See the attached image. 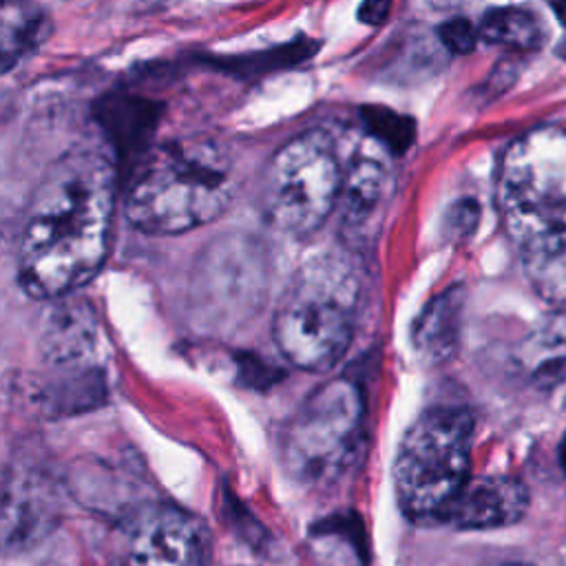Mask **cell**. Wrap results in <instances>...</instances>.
Returning a JSON list of instances; mask_svg holds the SVG:
<instances>
[{"mask_svg":"<svg viewBox=\"0 0 566 566\" xmlns=\"http://www.w3.org/2000/svg\"><path fill=\"white\" fill-rule=\"evenodd\" d=\"M548 2V7L553 9V13L562 20V22H566V0H546Z\"/></svg>","mask_w":566,"mask_h":566,"instance_id":"obj_20","label":"cell"},{"mask_svg":"<svg viewBox=\"0 0 566 566\" xmlns=\"http://www.w3.org/2000/svg\"><path fill=\"white\" fill-rule=\"evenodd\" d=\"M391 9V0H360L358 4V20L371 27H378L387 20Z\"/></svg>","mask_w":566,"mask_h":566,"instance_id":"obj_19","label":"cell"},{"mask_svg":"<svg viewBox=\"0 0 566 566\" xmlns=\"http://www.w3.org/2000/svg\"><path fill=\"white\" fill-rule=\"evenodd\" d=\"M365 402L349 378L316 387L281 433L285 471L303 484L334 482L349 469L360 449Z\"/></svg>","mask_w":566,"mask_h":566,"instance_id":"obj_6","label":"cell"},{"mask_svg":"<svg viewBox=\"0 0 566 566\" xmlns=\"http://www.w3.org/2000/svg\"><path fill=\"white\" fill-rule=\"evenodd\" d=\"M473 416L462 407H431L405 431L391 469L400 511L413 522H442L471 478Z\"/></svg>","mask_w":566,"mask_h":566,"instance_id":"obj_5","label":"cell"},{"mask_svg":"<svg viewBox=\"0 0 566 566\" xmlns=\"http://www.w3.org/2000/svg\"><path fill=\"white\" fill-rule=\"evenodd\" d=\"M210 551L203 520L172 504H153L126 531L124 566H206Z\"/></svg>","mask_w":566,"mask_h":566,"instance_id":"obj_8","label":"cell"},{"mask_svg":"<svg viewBox=\"0 0 566 566\" xmlns=\"http://www.w3.org/2000/svg\"><path fill=\"white\" fill-rule=\"evenodd\" d=\"M520 365L542 389H551L566 378V310L548 312L522 340Z\"/></svg>","mask_w":566,"mask_h":566,"instance_id":"obj_12","label":"cell"},{"mask_svg":"<svg viewBox=\"0 0 566 566\" xmlns=\"http://www.w3.org/2000/svg\"><path fill=\"white\" fill-rule=\"evenodd\" d=\"M480 38L489 44L531 51L542 42V31L537 20L522 9L500 7L484 13L480 22Z\"/></svg>","mask_w":566,"mask_h":566,"instance_id":"obj_13","label":"cell"},{"mask_svg":"<svg viewBox=\"0 0 566 566\" xmlns=\"http://www.w3.org/2000/svg\"><path fill=\"white\" fill-rule=\"evenodd\" d=\"M391 199V172L371 157H358L343 172L338 195L340 230L354 241H367L378 230Z\"/></svg>","mask_w":566,"mask_h":566,"instance_id":"obj_10","label":"cell"},{"mask_svg":"<svg viewBox=\"0 0 566 566\" xmlns=\"http://www.w3.org/2000/svg\"><path fill=\"white\" fill-rule=\"evenodd\" d=\"M360 279L338 254L305 261L285 285L272 318L279 352L303 371H327L349 349L360 310Z\"/></svg>","mask_w":566,"mask_h":566,"instance_id":"obj_3","label":"cell"},{"mask_svg":"<svg viewBox=\"0 0 566 566\" xmlns=\"http://www.w3.org/2000/svg\"><path fill=\"white\" fill-rule=\"evenodd\" d=\"M438 38L442 46L451 53H471L480 40V29L467 18H451L438 27Z\"/></svg>","mask_w":566,"mask_h":566,"instance_id":"obj_18","label":"cell"},{"mask_svg":"<svg viewBox=\"0 0 566 566\" xmlns=\"http://www.w3.org/2000/svg\"><path fill=\"white\" fill-rule=\"evenodd\" d=\"M497 208L522 254L566 243V126H539L504 150Z\"/></svg>","mask_w":566,"mask_h":566,"instance_id":"obj_4","label":"cell"},{"mask_svg":"<svg viewBox=\"0 0 566 566\" xmlns=\"http://www.w3.org/2000/svg\"><path fill=\"white\" fill-rule=\"evenodd\" d=\"M232 192V164L219 144L170 139L133 164L124 214L139 232L181 234L221 217Z\"/></svg>","mask_w":566,"mask_h":566,"instance_id":"obj_2","label":"cell"},{"mask_svg":"<svg viewBox=\"0 0 566 566\" xmlns=\"http://www.w3.org/2000/svg\"><path fill=\"white\" fill-rule=\"evenodd\" d=\"M97 113L106 135L124 159L137 164L153 148L150 139L161 115V104L135 95H111L99 104Z\"/></svg>","mask_w":566,"mask_h":566,"instance_id":"obj_11","label":"cell"},{"mask_svg":"<svg viewBox=\"0 0 566 566\" xmlns=\"http://www.w3.org/2000/svg\"><path fill=\"white\" fill-rule=\"evenodd\" d=\"M343 172L325 130H307L281 146L263 179L268 221L292 237L316 232L338 206Z\"/></svg>","mask_w":566,"mask_h":566,"instance_id":"obj_7","label":"cell"},{"mask_svg":"<svg viewBox=\"0 0 566 566\" xmlns=\"http://www.w3.org/2000/svg\"><path fill=\"white\" fill-rule=\"evenodd\" d=\"M49 22L44 15L18 11L11 13L9 7H4V27H2V69L4 73L11 71L13 64H18L24 55H29L38 44L46 38Z\"/></svg>","mask_w":566,"mask_h":566,"instance_id":"obj_14","label":"cell"},{"mask_svg":"<svg viewBox=\"0 0 566 566\" xmlns=\"http://www.w3.org/2000/svg\"><path fill=\"white\" fill-rule=\"evenodd\" d=\"M115 203V168L97 153H69L46 170L18 239V279L29 296H69L95 279L108 256Z\"/></svg>","mask_w":566,"mask_h":566,"instance_id":"obj_1","label":"cell"},{"mask_svg":"<svg viewBox=\"0 0 566 566\" xmlns=\"http://www.w3.org/2000/svg\"><path fill=\"white\" fill-rule=\"evenodd\" d=\"M458 307V296L449 292L438 298L436 307L424 310L422 321L416 327V347L436 358L444 356L453 345Z\"/></svg>","mask_w":566,"mask_h":566,"instance_id":"obj_15","label":"cell"},{"mask_svg":"<svg viewBox=\"0 0 566 566\" xmlns=\"http://www.w3.org/2000/svg\"><path fill=\"white\" fill-rule=\"evenodd\" d=\"M360 122L365 130L378 139L382 146H387L394 155H402L411 148L416 139V124L411 117L396 113L387 106H363L360 108Z\"/></svg>","mask_w":566,"mask_h":566,"instance_id":"obj_17","label":"cell"},{"mask_svg":"<svg viewBox=\"0 0 566 566\" xmlns=\"http://www.w3.org/2000/svg\"><path fill=\"white\" fill-rule=\"evenodd\" d=\"M500 566H526V564H500Z\"/></svg>","mask_w":566,"mask_h":566,"instance_id":"obj_21","label":"cell"},{"mask_svg":"<svg viewBox=\"0 0 566 566\" xmlns=\"http://www.w3.org/2000/svg\"><path fill=\"white\" fill-rule=\"evenodd\" d=\"M524 263L535 290L555 307L566 310V243L526 254Z\"/></svg>","mask_w":566,"mask_h":566,"instance_id":"obj_16","label":"cell"},{"mask_svg":"<svg viewBox=\"0 0 566 566\" xmlns=\"http://www.w3.org/2000/svg\"><path fill=\"white\" fill-rule=\"evenodd\" d=\"M528 509L526 486L504 473L473 475L458 491L442 522L467 531L502 528L524 517Z\"/></svg>","mask_w":566,"mask_h":566,"instance_id":"obj_9","label":"cell"}]
</instances>
